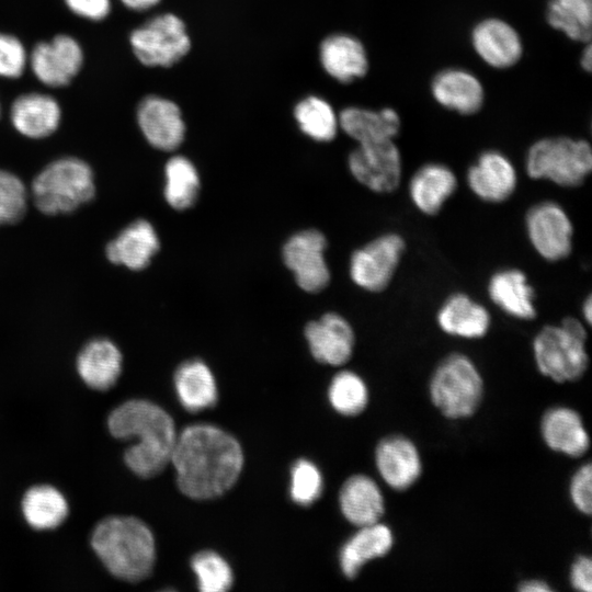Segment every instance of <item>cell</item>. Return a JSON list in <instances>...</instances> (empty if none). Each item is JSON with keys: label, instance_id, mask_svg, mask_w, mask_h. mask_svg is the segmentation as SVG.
Returning <instances> with one entry per match:
<instances>
[{"label": "cell", "instance_id": "obj_13", "mask_svg": "<svg viewBox=\"0 0 592 592\" xmlns=\"http://www.w3.org/2000/svg\"><path fill=\"white\" fill-rule=\"evenodd\" d=\"M469 191L488 204L510 200L519 184L517 170L510 158L496 149L482 151L466 171Z\"/></svg>", "mask_w": 592, "mask_h": 592}, {"label": "cell", "instance_id": "obj_12", "mask_svg": "<svg viewBox=\"0 0 592 592\" xmlns=\"http://www.w3.org/2000/svg\"><path fill=\"white\" fill-rule=\"evenodd\" d=\"M83 64L81 44L65 33L36 43L29 54V66L34 77L49 88H62L71 83Z\"/></svg>", "mask_w": 592, "mask_h": 592}, {"label": "cell", "instance_id": "obj_43", "mask_svg": "<svg viewBox=\"0 0 592 592\" xmlns=\"http://www.w3.org/2000/svg\"><path fill=\"white\" fill-rule=\"evenodd\" d=\"M568 580L578 592L592 591V559L589 555H578L571 562Z\"/></svg>", "mask_w": 592, "mask_h": 592}, {"label": "cell", "instance_id": "obj_5", "mask_svg": "<svg viewBox=\"0 0 592 592\" xmlns=\"http://www.w3.org/2000/svg\"><path fill=\"white\" fill-rule=\"evenodd\" d=\"M433 407L445 419L471 418L485 397V379L479 366L466 353L451 352L435 365L428 384Z\"/></svg>", "mask_w": 592, "mask_h": 592}, {"label": "cell", "instance_id": "obj_24", "mask_svg": "<svg viewBox=\"0 0 592 592\" xmlns=\"http://www.w3.org/2000/svg\"><path fill=\"white\" fill-rule=\"evenodd\" d=\"M357 528L339 553L340 568L349 579L356 578L369 561L387 556L396 539L392 528L382 521Z\"/></svg>", "mask_w": 592, "mask_h": 592}, {"label": "cell", "instance_id": "obj_1", "mask_svg": "<svg viewBox=\"0 0 592 592\" xmlns=\"http://www.w3.org/2000/svg\"><path fill=\"white\" fill-rule=\"evenodd\" d=\"M170 462L182 493L208 500L220 497L236 483L243 455L229 433L214 425L194 424L177 436Z\"/></svg>", "mask_w": 592, "mask_h": 592}, {"label": "cell", "instance_id": "obj_3", "mask_svg": "<svg viewBox=\"0 0 592 592\" xmlns=\"http://www.w3.org/2000/svg\"><path fill=\"white\" fill-rule=\"evenodd\" d=\"M92 548L106 569L116 578L137 582L152 571L156 558L150 528L134 516H111L94 528Z\"/></svg>", "mask_w": 592, "mask_h": 592}, {"label": "cell", "instance_id": "obj_36", "mask_svg": "<svg viewBox=\"0 0 592 592\" xmlns=\"http://www.w3.org/2000/svg\"><path fill=\"white\" fill-rule=\"evenodd\" d=\"M328 397L338 413L355 417L366 409L369 391L365 380L357 373L342 371L332 378Z\"/></svg>", "mask_w": 592, "mask_h": 592}, {"label": "cell", "instance_id": "obj_32", "mask_svg": "<svg viewBox=\"0 0 592 592\" xmlns=\"http://www.w3.org/2000/svg\"><path fill=\"white\" fill-rule=\"evenodd\" d=\"M26 522L35 530L58 527L68 515V503L64 494L53 486L39 485L30 488L22 500Z\"/></svg>", "mask_w": 592, "mask_h": 592}, {"label": "cell", "instance_id": "obj_10", "mask_svg": "<svg viewBox=\"0 0 592 592\" xmlns=\"http://www.w3.org/2000/svg\"><path fill=\"white\" fill-rule=\"evenodd\" d=\"M526 238L538 257L556 263L573 250L574 226L566 208L554 200L538 201L524 215Z\"/></svg>", "mask_w": 592, "mask_h": 592}, {"label": "cell", "instance_id": "obj_41", "mask_svg": "<svg viewBox=\"0 0 592 592\" xmlns=\"http://www.w3.org/2000/svg\"><path fill=\"white\" fill-rule=\"evenodd\" d=\"M568 496L572 506L581 514L592 512V466L587 462L579 466L570 477Z\"/></svg>", "mask_w": 592, "mask_h": 592}, {"label": "cell", "instance_id": "obj_39", "mask_svg": "<svg viewBox=\"0 0 592 592\" xmlns=\"http://www.w3.org/2000/svg\"><path fill=\"white\" fill-rule=\"evenodd\" d=\"M322 476L316 465L307 459L297 460L291 470V497L300 505L315 502L322 491Z\"/></svg>", "mask_w": 592, "mask_h": 592}, {"label": "cell", "instance_id": "obj_11", "mask_svg": "<svg viewBox=\"0 0 592 592\" xmlns=\"http://www.w3.org/2000/svg\"><path fill=\"white\" fill-rule=\"evenodd\" d=\"M353 178L377 194H391L402 180V158L394 139L357 144L348 157Z\"/></svg>", "mask_w": 592, "mask_h": 592}, {"label": "cell", "instance_id": "obj_42", "mask_svg": "<svg viewBox=\"0 0 592 592\" xmlns=\"http://www.w3.org/2000/svg\"><path fill=\"white\" fill-rule=\"evenodd\" d=\"M64 3L72 14L91 22L105 20L112 10L111 0H64Z\"/></svg>", "mask_w": 592, "mask_h": 592}, {"label": "cell", "instance_id": "obj_25", "mask_svg": "<svg viewBox=\"0 0 592 592\" xmlns=\"http://www.w3.org/2000/svg\"><path fill=\"white\" fill-rule=\"evenodd\" d=\"M431 92L439 104L464 115L478 112L485 100L480 80L462 68H448L436 73L431 82Z\"/></svg>", "mask_w": 592, "mask_h": 592}, {"label": "cell", "instance_id": "obj_33", "mask_svg": "<svg viewBox=\"0 0 592 592\" xmlns=\"http://www.w3.org/2000/svg\"><path fill=\"white\" fill-rule=\"evenodd\" d=\"M548 24L572 41L589 43L592 31V0H549Z\"/></svg>", "mask_w": 592, "mask_h": 592}, {"label": "cell", "instance_id": "obj_40", "mask_svg": "<svg viewBox=\"0 0 592 592\" xmlns=\"http://www.w3.org/2000/svg\"><path fill=\"white\" fill-rule=\"evenodd\" d=\"M29 66L23 42L13 34L0 32V78L16 79Z\"/></svg>", "mask_w": 592, "mask_h": 592}, {"label": "cell", "instance_id": "obj_8", "mask_svg": "<svg viewBox=\"0 0 592 592\" xmlns=\"http://www.w3.org/2000/svg\"><path fill=\"white\" fill-rule=\"evenodd\" d=\"M129 45L144 66L171 67L189 53L191 39L183 21L175 14L164 13L134 29Z\"/></svg>", "mask_w": 592, "mask_h": 592}, {"label": "cell", "instance_id": "obj_22", "mask_svg": "<svg viewBox=\"0 0 592 592\" xmlns=\"http://www.w3.org/2000/svg\"><path fill=\"white\" fill-rule=\"evenodd\" d=\"M9 117L14 129L32 139L54 134L61 122V106L48 93L31 91L16 96L10 106Z\"/></svg>", "mask_w": 592, "mask_h": 592}, {"label": "cell", "instance_id": "obj_37", "mask_svg": "<svg viewBox=\"0 0 592 592\" xmlns=\"http://www.w3.org/2000/svg\"><path fill=\"white\" fill-rule=\"evenodd\" d=\"M191 567L203 592H225L234 582L232 571L218 554L203 550L193 556Z\"/></svg>", "mask_w": 592, "mask_h": 592}, {"label": "cell", "instance_id": "obj_28", "mask_svg": "<svg viewBox=\"0 0 592 592\" xmlns=\"http://www.w3.org/2000/svg\"><path fill=\"white\" fill-rule=\"evenodd\" d=\"M320 62L328 75L348 83L366 75L368 59L365 47L348 34H332L320 44Z\"/></svg>", "mask_w": 592, "mask_h": 592}, {"label": "cell", "instance_id": "obj_29", "mask_svg": "<svg viewBox=\"0 0 592 592\" xmlns=\"http://www.w3.org/2000/svg\"><path fill=\"white\" fill-rule=\"evenodd\" d=\"M77 369L90 388L107 390L117 382L121 374L122 354L110 340H92L79 353Z\"/></svg>", "mask_w": 592, "mask_h": 592}, {"label": "cell", "instance_id": "obj_45", "mask_svg": "<svg viewBox=\"0 0 592 592\" xmlns=\"http://www.w3.org/2000/svg\"><path fill=\"white\" fill-rule=\"evenodd\" d=\"M128 10L141 12L157 5L161 0H119Z\"/></svg>", "mask_w": 592, "mask_h": 592}, {"label": "cell", "instance_id": "obj_14", "mask_svg": "<svg viewBox=\"0 0 592 592\" xmlns=\"http://www.w3.org/2000/svg\"><path fill=\"white\" fill-rule=\"evenodd\" d=\"M326 247L325 236L315 229L299 231L286 241L283 259L301 289L316 293L328 285L330 272L325 259Z\"/></svg>", "mask_w": 592, "mask_h": 592}, {"label": "cell", "instance_id": "obj_23", "mask_svg": "<svg viewBox=\"0 0 592 592\" xmlns=\"http://www.w3.org/2000/svg\"><path fill=\"white\" fill-rule=\"evenodd\" d=\"M470 38L477 55L493 68L512 67L522 57L521 36L511 24L501 19L480 21L473 29Z\"/></svg>", "mask_w": 592, "mask_h": 592}, {"label": "cell", "instance_id": "obj_18", "mask_svg": "<svg viewBox=\"0 0 592 592\" xmlns=\"http://www.w3.org/2000/svg\"><path fill=\"white\" fill-rule=\"evenodd\" d=\"M539 433L551 452L580 458L590 449V435L582 415L565 405L549 407L542 414Z\"/></svg>", "mask_w": 592, "mask_h": 592}, {"label": "cell", "instance_id": "obj_48", "mask_svg": "<svg viewBox=\"0 0 592 592\" xmlns=\"http://www.w3.org/2000/svg\"><path fill=\"white\" fill-rule=\"evenodd\" d=\"M0 116H1V105H0Z\"/></svg>", "mask_w": 592, "mask_h": 592}, {"label": "cell", "instance_id": "obj_21", "mask_svg": "<svg viewBox=\"0 0 592 592\" xmlns=\"http://www.w3.org/2000/svg\"><path fill=\"white\" fill-rule=\"evenodd\" d=\"M458 189L454 170L442 162H426L410 177L408 195L414 208L425 216H436Z\"/></svg>", "mask_w": 592, "mask_h": 592}, {"label": "cell", "instance_id": "obj_6", "mask_svg": "<svg viewBox=\"0 0 592 592\" xmlns=\"http://www.w3.org/2000/svg\"><path fill=\"white\" fill-rule=\"evenodd\" d=\"M524 168L530 179L547 181L563 189H576L592 172V148L584 139L544 137L527 149Z\"/></svg>", "mask_w": 592, "mask_h": 592}, {"label": "cell", "instance_id": "obj_30", "mask_svg": "<svg viewBox=\"0 0 592 592\" xmlns=\"http://www.w3.org/2000/svg\"><path fill=\"white\" fill-rule=\"evenodd\" d=\"M339 126L357 144H364L395 139L400 130V117L391 107L372 111L351 106L340 113Z\"/></svg>", "mask_w": 592, "mask_h": 592}, {"label": "cell", "instance_id": "obj_38", "mask_svg": "<svg viewBox=\"0 0 592 592\" xmlns=\"http://www.w3.org/2000/svg\"><path fill=\"white\" fill-rule=\"evenodd\" d=\"M27 207L25 185L15 174L0 170V226L21 220Z\"/></svg>", "mask_w": 592, "mask_h": 592}, {"label": "cell", "instance_id": "obj_16", "mask_svg": "<svg viewBox=\"0 0 592 592\" xmlns=\"http://www.w3.org/2000/svg\"><path fill=\"white\" fill-rule=\"evenodd\" d=\"M136 118L146 140L159 150L177 149L185 136L180 107L171 100L147 95L137 105Z\"/></svg>", "mask_w": 592, "mask_h": 592}, {"label": "cell", "instance_id": "obj_47", "mask_svg": "<svg viewBox=\"0 0 592 592\" xmlns=\"http://www.w3.org/2000/svg\"><path fill=\"white\" fill-rule=\"evenodd\" d=\"M580 65L584 70H587V71L591 70V66H592V48H591V46L589 44L584 47V49L582 52V55H581V58H580Z\"/></svg>", "mask_w": 592, "mask_h": 592}, {"label": "cell", "instance_id": "obj_19", "mask_svg": "<svg viewBox=\"0 0 592 592\" xmlns=\"http://www.w3.org/2000/svg\"><path fill=\"white\" fill-rule=\"evenodd\" d=\"M486 289L490 301L510 318L532 321L537 317L536 289L523 270L506 266L494 271Z\"/></svg>", "mask_w": 592, "mask_h": 592}, {"label": "cell", "instance_id": "obj_2", "mask_svg": "<svg viewBox=\"0 0 592 592\" xmlns=\"http://www.w3.org/2000/svg\"><path fill=\"white\" fill-rule=\"evenodd\" d=\"M107 425L116 439H137L124 459L139 477H153L170 463L178 435L172 418L161 407L147 400H128L111 412Z\"/></svg>", "mask_w": 592, "mask_h": 592}, {"label": "cell", "instance_id": "obj_9", "mask_svg": "<svg viewBox=\"0 0 592 592\" xmlns=\"http://www.w3.org/2000/svg\"><path fill=\"white\" fill-rule=\"evenodd\" d=\"M407 251L406 238L387 231L353 251L349 273L352 282L369 293L384 292L395 278Z\"/></svg>", "mask_w": 592, "mask_h": 592}, {"label": "cell", "instance_id": "obj_46", "mask_svg": "<svg viewBox=\"0 0 592 592\" xmlns=\"http://www.w3.org/2000/svg\"><path fill=\"white\" fill-rule=\"evenodd\" d=\"M581 320L588 326H591L592 320V297L588 294L581 303Z\"/></svg>", "mask_w": 592, "mask_h": 592}, {"label": "cell", "instance_id": "obj_4", "mask_svg": "<svg viewBox=\"0 0 592 592\" xmlns=\"http://www.w3.org/2000/svg\"><path fill=\"white\" fill-rule=\"evenodd\" d=\"M587 325L567 316L543 326L533 337L532 354L537 372L556 384L581 379L590 365Z\"/></svg>", "mask_w": 592, "mask_h": 592}, {"label": "cell", "instance_id": "obj_17", "mask_svg": "<svg viewBox=\"0 0 592 592\" xmlns=\"http://www.w3.org/2000/svg\"><path fill=\"white\" fill-rule=\"evenodd\" d=\"M435 322L448 337L479 340L489 333L492 317L483 304L459 291L444 298L436 310Z\"/></svg>", "mask_w": 592, "mask_h": 592}, {"label": "cell", "instance_id": "obj_35", "mask_svg": "<svg viewBox=\"0 0 592 592\" xmlns=\"http://www.w3.org/2000/svg\"><path fill=\"white\" fill-rule=\"evenodd\" d=\"M294 115L300 130L317 141L332 140L339 128V117L323 99L307 96L297 103Z\"/></svg>", "mask_w": 592, "mask_h": 592}, {"label": "cell", "instance_id": "obj_34", "mask_svg": "<svg viewBox=\"0 0 592 592\" xmlns=\"http://www.w3.org/2000/svg\"><path fill=\"white\" fill-rule=\"evenodd\" d=\"M164 174V197L168 204L178 210L191 207L200 190V178L194 164L185 157L174 156L168 160Z\"/></svg>", "mask_w": 592, "mask_h": 592}, {"label": "cell", "instance_id": "obj_7", "mask_svg": "<svg viewBox=\"0 0 592 592\" xmlns=\"http://www.w3.org/2000/svg\"><path fill=\"white\" fill-rule=\"evenodd\" d=\"M95 193L93 171L76 157H64L48 163L34 179L32 194L35 206L46 215L77 209Z\"/></svg>", "mask_w": 592, "mask_h": 592}, {"label": "cell", "instance_id": "obj_44", "mask_svg": "<svg viewBox=\"0 0 592 592\" xmlns=\"http://www.w3.org/2000/svg\"><path fill=\"white\" fill-rule=\"evenodd\" d=\"M519 592H554L555 589L544 579L530 578L522 580L517 584Z\"/></svg>", "mask_w": 592, "mask_h": 592}, {"label": "cell", "instance_id": "obj_20", "mask_svg": "<svg viewBox=\"0 0 592 592\" xmlns=\"http://www.w3.org/2000/svg\"><path fill=\"white\" fill-rule=\"evenodd\" d=\"M305 337L312 356L320 363L340 366L353 355L355 333L351 323L335 312L325 314L309 322Z\"/></svg>", "mask_w": 592, "mask_h": 592}, {"label": "cell", "instance_id": "obj_31", "mask_svg": "<svg viewBox=\"0 0 592 592\" xmlns=\"http://www.w3.org/2000/svg\"><path fill=\"white\" fill-rule=\"evenodd\" d=\"M174 387L181 405L189 411H201L216 403V382L202 361L181 364L174 375Z\"/></svg>", "mask_w": 592, "mask_h": 592}, {"label": "cell", "instance_id": "obj_26", "mask_svg": "<svg viewBox=\"0 0 592 592\" xmlns=\"http://www.w3.org/2000/svg\"><path fill=\"white\" fill-rule=\"evenodd\" d=\"M339 504L346 521L356 527L382 521L386 506L379 485L363 474L353 475L343 482Z\"/></svg>", "mask_w": 592, "mask_h": 592}, {"label": "cell", "instance_id": "obj_15", "mask_svg": "<svg viewBox=\"0 0 592 592\" xmlns=\"http://www.w3.org/2000/svg\"><path fill=\"white\" fill-rule=\"evenodd\" d=\"M374 460L380 479L395 491L410 489L422 476L420 449L403 434L383 437L375 447Z\"/></svg>", "mask_w": 592, "mask_h": 592}, {"label": "cell", "instance_id": "obj_27", "mask_svg": "<svg viewBox=\"0 0 592 592\" xmlns=\"http://www.w3.org/2000/svg\"><path fill=\"white\" fill-rule=\"evenodd\" d=\"M159 250V239L152 225L138 219L123 229L106 246L107 259L130 270L139 271L148 266Z\"/></svg>", "mask_w": 592, "mask_h": 592}]
</instances>
